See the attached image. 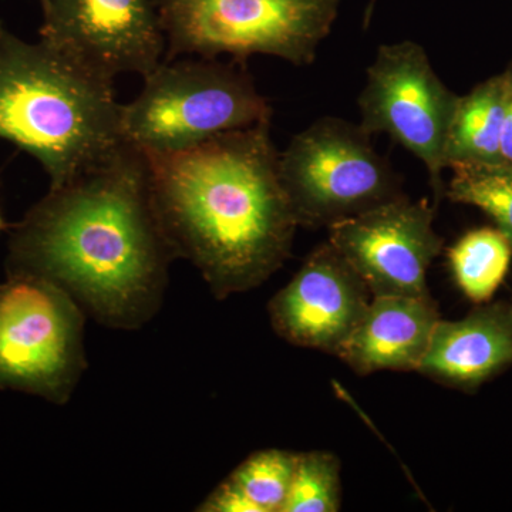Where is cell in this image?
I'll return each instance as SVG.
<instances>
[{
  "label": "cell",
  "mask_w": 512,
  "mask_h": 512,
  "mask_svg": "<svg viewBox=\"0 0 512 512\" xmlns=\"http://www.w3.org/2000/svg\"><path fill=\"white\" fill-rule=\"evenodd\" d=\"M6 272L64 289L100 325L134 330L160 309L175 256L130 141L49 192L12 225Z\"/></svg>",
  "instance_id": "1"
},
{
  "label": "cell",
  "mask_w": 512,
  "mask_h": 512,
  "mask_svg": "<svg viewBox=\"0 0 512 512\" xmlns=\"http://www.w3.org/2000/svg\"><path fill=\"white\" fill-rule=\"evenodd\" d=\"M144 154L175 258L190 261L218 299L251 291L285 264L299 224L279 174L271 120L187 150Z\"/></svg>",
  "instance_id": "2"
},
{
  "label": "cell",
  "mask_w": 512,
  "mask_h": 512,
  "mask_svg": "<svg viewBox=\"0 0 512 512\" xmlns=\"http://www.w3.org/2000/svg\"><path fill=\"white\" fill-rule=\"evenodd\" d=\"M114 82L0 20V140L35 157L59 187L124 141Z\"/></svg>",
  "instance_id": "3"
},
{
  "label": "cell",
  "mask_w": 512,
  "mask_h": 512,
  "mask_svg": "<svg viewBox=\"0 0 512 512\" xmlns=\"http://www.w3.org/2000/svg\"><path fill=\"white\" fill-rule=\"evenodd\" d=\"M121 106L124 140L147 154L174 153L272 120L244 62L208 57L163 60Z\"/></svg>",
  "instance_id": "4"
},
{
  "label": "cell",
  "mask_w": 512,
  "mask_h": 512,
  "mask_svg": "<svg viewBox=\"0 0 512 512\" xmlns=\"http://www.w3.org/2000/svg\"><path fill=\"white\" fill-rule=\"evenodd\" d=\"M167 50L183 56L278 57L308 66L332 32L340 0H153Z\"/></svg>",
  "instance_id": "5"
},
{
  "label": "cell",
  "mask_w": 512,
  "mask_h": 512,
  "mask_svg": "<svg viewBox=\"0 0 512 512\" xmlns=\"http://www.w3.org/2000/svg\"><path fill=\"white\" fill-rule=\"evenodd\" d=\"M359 123L320 117L279 153V174L299 227H330L402 197L399 175Z\"/></svg>",
  "instance_id": "6"
},
{
  "label": "cell",
  "mask_w": 512,
  "mask_h": 512,
  "mask_svg": "<svg viewBox=\"0 0 512 512\" xmlns=\"http://www.w3.org/2000/svg\"><path fill=\"white\" fill-rule=\"evenodd\" d=\"M86 313L64 289L35 276L0 285V389L66 404L87 367Z\"/></svg>",
  "instance_id": "7"
},
{
  "label": "cell",
  "mask_w": 512,
  "mask_h": 512,
  "mask_svg": "<svg viewBox=\"0 0 512 512\" xmlns=\"http://www.w3.org/2000/svg\"><path fill=\"white\" fill-rule=\"evenodd\" d=\"M457 101L424 47L413 40L377 49L357 100L359 124L367 133L387 134L426 165L436 202L446 194L441 174L447 168L448 127Z\"/></svg>",
  "instance_id": "8"
},
{
  "label": "cell",
  "mask_w": 512,
  "mask_h": 512,
  "mask_svg": "<svg viewBox=\"0 0 512 512\" xmlns=\"http://www.w3.org/2000/svg\"><path fill=\"white\" fill-rule=\"evenodd\" d=\"M40 40L101 79L146 77L167 42L153 0H42Z\"/></svg>",
  "instance_id": "9"
},
{
  "label": "cell",
  "mask_w": 512,
  "mask_h": 512,
  "mask_svg": "<svg viewBox=\"0 0 512 512\" xmlns=\"http://www.w3.org/2000/svg\"><path fill=\"white\" fill-rule=\"evenodd\" d=\"M429 201L397 197L329 227V242L373 296H430L427 271L443 249Z\"/></svg>",
  "instance_id": "10"
},
{
  "label": "cell",
  "mask_w": 512,
  "mask_h": 512,
  "mask_svg": "<svg viewBox=\"0 0 512 512\" xmlns=\"http://www.w3.org/2000/svg\"><path fill=\"white\" fill-rule=\"evenodd\" d=\"M365 282L330 242L313 249L269 302L272 328L301 348L338 355L370 302Z\"/></svg>",
  "instance_id": "11"
},
{
  "label": "cell",
  "mask_w": 512,
  "mask_h": 512,
  "mask_svg": "<svg viewBox=\"0 0 512 512\" xmlns=\"http://www.w3.org/2000/svg\"><path fill=\"white\" fill-rule=\"evenodd\" d=\"M439 320L431 296H373L336 356L360 375L419 370Z\"/></svg>",
  "instance_id": "12"
},
{
  "label": "cell",
  "mask_w": 512,
  "mask_h": 512,
  "mask_svg": "<svg viewBox=\"0 0 512 512\" xmlns=\"http://www.w3.org/2000/svg\"><path fill=\"white\" fill-rule=\"evenodd\" d=\"M512 363V306L487 305L460 320H439L417 372L474 387Z\"/></svg>",
  "instance_id": "13"
},
{
  "label": "cell",
  "mask_w": 512,
  "mask_h": 512,
  "mask_svg": "<svg viewBox=\"0 0 512 512\" xmlns=\"http://www.w3.org/2000/svg\"><path fill=\"white\" fill-rule=\"evenodd\" d=\"M504 76L478 84L458 97L448 127L446 165L500 163Z\"/></svg>",
  "instance_id": "14"
},
{
  "label": "cell",
  "mask_w": 512,
  "mask_h": 512,
  "mask_svg": "<svg viewBox=\"0 0 512 512\" xmlns=\"http://www.w3.org/2000/svg\"><path fill=\"white\" fill-rule=\"evenodd\" d=\"M512 245L497 227L467 232L448 251L458 288L470 301L485 303L503 284L510 268Z\"/></svg>",
  "instance_id": "15"
},
{
  "label": "cell",
  "mask_w": 512,
  "mask_h": 512,
  "mask_svg": "<svg viewBox=\"0 0 512 512\" xmlns=\"http://www.w3.org/2000/svg\"><path fill=\"white\" fill-rule=\"evenodd\" d=\"M450 168L453 177L444 195L480 208L512 245V164H456Z\"/></svg>",
  "instance_id": "16"
},
{
  "label": "cell",
  "mask_w": 512,
  "mask_h": 512,
  "mask_svg": "<svg viewBox=\"0 0 512 512\" xmlns=\"http://www.w3.org/2000/svg\"><path fill=\"white\" fill-rule=\"evenodd\" d=\"M298 453L269 448L256 451L239 464L228 480L252 504L255 512H282Z\"/></svg>",
  "instance_id": "17"
},
{
  "label": "cell",
  "mask_w": 512,
  "mask_h": 512,
  "mask_svg": "<svg viewBox=\"0 0 512 512\" xmlns=\"http://www.w3.org/2000/svg\"><path fill=\"white\" fill-rule=\"evenodd\" d=\"M340 510V461L328 451L298 453L282 512Z\"/></svg>",
  "instance_id": "18"
},
{
  "label": "cell",
  "mask_w": 512,
  "mask_h": 512,
  "mask_svg": "<svg viewBox=\"0 0 512 512\" xmlns=\"http://www.w3.org/2000/svg\"><path fill=\"white\" fill-rule=\"evenodd\" d=\"M204 512H255V508L249 503L241 491L231 481H222L198 508Z\"/></svg>",
  "instance_id": "19"
},
{
  "label": "cell",
  "mask_w": 512,
  "mask_h": 512,
  "mask_svg": "<svg viewBox=\"0 0 512 512\" xmlns=\"http://www.w3.org/2000/svg\"><path fill=\"white\" fill-rule=\"evenodd\" d=\"M504 76V117L501 131L500 163L512 164V66Z\"/></svg>",
  "instance_id": "20"
},
{
  "label": "cell",
  "mask_w": 512,
  "mask_h": 512,
  "mask_svg": "<svg viewBox=\"0 0 512 512\" xmlns=\"http://www.w3.org/2000/svg\"><path fill=\"white\" fill-rule=\"evenodd\" d=\"M10 228H12V225L5 221V218L2 217V212H0V232Z\"/></svg>",
  "instance_id": "21"
},
{
  "label": "cell",
  "mask_w": 512,
  "mask_h": 512,
  "mask_svg": "<svg viewBox=\"0 0 512 512\" xmlns=\"http://www.w3.org/2000/svg\"><path fill=\"white\" fill-rule=\"evenodd\" d=\"M40 2H42V0H40Z\"/></svg>",
  "instance_id": "22"
}]
</instances>
